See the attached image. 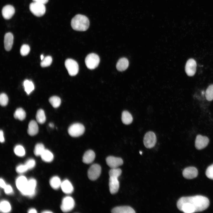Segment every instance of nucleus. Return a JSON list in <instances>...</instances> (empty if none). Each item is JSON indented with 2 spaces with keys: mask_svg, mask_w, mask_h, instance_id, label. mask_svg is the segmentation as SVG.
Listing matches in <instances>:
<instances>
[{
  "mask_svg": "<svg viewBox=\"0 0 213 213\" xmlns=\"http://www.w3.org/2000/svg\"><path fill=\"white\" fill-rule=\"evenodd\" d=\"M209 204V200L207 197L197 195L180 198L177 202V206L180 211L184 213H193L205 210Z\"/></svg>",
  "mask_w": 213,
  "mask_h": 213,
  "instance_id": "obj_1",
  "label": "nucleus"
},
{
  "mask_svg": "<svg viewBox=\"0 0 213 213\" xmlns=\"http://www.w3.org/2000/svg\"><path fill=\"white\" fill-rule=\"evenodd\" d=\"M89 21L86 16L80 14L76 15L71 20V26L72 29L78 31H85L89 26Z\"/></svg>",
  "mask_w": 213,
  "mask_h": 213,
  "instance_id": "obj_2",
  "label": "nucleus"
},
{
  "mask_svg": "<svg viewBox=\"0 0 213 213\" xmlns=\"http://www.w3.org/2000/svg\"><path fill=\"white\" fill-rule=\"evenodd\" d=\"M44 4L34 1L30 4L29 9L34 15L37 17H41L45 13L46 7Z\"/></svg>",
  "mask_w": 213,
  "mask_h": 213,
  "instance_id": "obj_3",
  "label": "nucleus"
},
{
  "mask_svg": "<svg viewBox=\"0 0 213 213\" xmlns=\"http://www.w3.org/2000/svg\"><path fill=\"white\" fill-rule=\"evenodd\" d=\"M100 62L99 56L96 54L92 53L88 54L85 59V63L87 67L89 69H95Z\"/></svg>",
  "mask_w": 213,
  "mask_h": 213,
  "instance_id": "obj_4",
  "label": "nucleus"
},
{
  "mask_svg": "<svg viewBox=\"0 0 213 213\" xmlns=\"http://www.w3.org/2000/svg\"><path fill=\"white\" fill-rule=\"evenodd\" d=\"M84 126L80 123H75L71 125L68 129L69 134L73 137H78L82 135L84 132Z\"/></svg>",
  "mask_w": 213,
  "mask_h": 213,
  "instance_id": "obj_5",
  "label": "nucleus"
},
{
  "mask_svg": "<svg viewBox=\"0 0 213 213\" xmlns=\"http://www.w3.org/2000/svg\"><path fill=\"white\" fill-rule=\"evenodd\" d=\"M65 66L70 76H75L78 74L79 71L78 65L75 60L71 59H67L65 62Z\"/></svg>",
  "mask_w": 213,
  "mask_h": 213,
  "instance_id": "obj_6",
  "label": "nucleus"
},
{
  "mask_svg": "<svg viewBox=\"0 0 213 213\" xmlns=\"http://www.w3.org/2000/svg\"><path fill=\"white\" fill-rule=\"evenodd\" d=\"M156 141V138L155 133L151 131L147 132L144 135L143 143L147 148H151L154 146Z\"/></svg>",
  "mask_w": 213,
  "mask_h": 213,
  "instance_id": "obj_7",
  "label": "nucleus"
},
{
  "mask_svg": "<svg viewBox=\"0 0 213 213\" xmlns=\"http://www.w3.org/2000/svg\"><path fill=\"white\" fill-rule=\"evenodd\" d=\"M75 205V201L72 198L67 196L62 199L60 208L63 212H67L72 210L74 208Z\"/></svg>",
  "mask_w": 213,
  "mask_h": 213,
  "instance_id": "obj_8",
  "label": "nucleus"
},
{
  "mask_svg": "<svg viewBox=\"0 0 213 213\" xmlns=\"http://www.w3.org/2000/svg\"><path fill=\"white\" fill-rule=\"evenodd\" d=\"M101 172V167L99 164H92L89 169L88 172V178L91 180H96L100 176Z\"/></svg>",
  "mask_w": 213,
  "mask_h": 213,
  "instance_id": "obj_9",
  "label": "nucleus"
},
{
  "mask_svg": "<svg viewBox=\"0 0 213 213\" xmlns=\"http://www.w3.org/2000/svg\"><path fill=\"white\" fill-rule=\"evenodd\" d=\"M36 181L34 178H31L28 180L26 188L21 193L24 195L30 197L34 196L35 194Z\"/></svg>",
  "mask_w": 213,
  "mask_h": 213,
  "instance_id": "obj_10",
  "label": "nucleus"
},
{
  "mask_svg": "<svg viewBox=\"0 0 213 213\" xmlns=\"http://www.w3.org/2000/svg\"><path fill=\"white\" fill-rule=\"evenodd\" d=\"M196 63L193 59H189L186 62L185 67V72L189 76L194 75L196 72Z\"/></svg>",
  "mask_w": 213,
  "mask_h": 213,
  "instance_id": "obj_11",
  "label": "nucleus"
},
{
  "mask_svg": "<svg viewBox=\"0 0 213 213\" xmlns=\"http://www.w3.org/2000/svg\"><path fill=\"white\" fill-rule=\"evenodd\" d=\"M209 142L208 138L206 136L198 135L195 141V146L198 150L202 149L207 146Z\"/></svg>",
  "mask_w": 213,
  "mask_h": 213,
  "instance_id": "obj_12",
  "label": "nucleus"
},
{
  "mask_svg": "<svg viewBox=\"0 0 213 213\" xmlns=\"http://www.w3.org/2000/svg\"><path fill=\"white\" fill-rule=\"evenodd\" d=\"M107 164L111 168H117L123 164V161L120 157L109 156L106 159Z\"/></svg>",
  "mask_w": 213,
  "mask_h": 213,
  "instance_id": "obj_13",
  "label": "nucleus"
},
{
  "mask_svg": "<svg viewBox=\"0 0 213 213\" xmlns=\"http://www.w3.org/2000/svg\"><path fill=\"white\" fill-rule=\"evenodd\" d=\"M118 177L115 176H109V186L110 193L114 194L117 193L120 187Z\"/></svg>",
  "mask_w": 213,
  "mask_h": 213,
  "instance_id": "obj_14",
  "label": "nucleus"
},
{
  "mask_svg": "<svg viewBox=\"0 0 213 213\" xmlns=\"http://www.w3.org/2000/svg\"><path fill=\"white\" fill-rule=\"evenodd\" d=\"M198 175V170L196 167H193L186 168L183 172V176L187 179H192L195 178Z\"/></svg>",
  "mask_w": 213,
  "mask_h": 213,
  "instance_id": "obj_15",
  "label": "nucleus"
},
{
  "mask_svg": "<svg viewBox=\"0 0 213 213\" xmlns=\"http://www.w3.org/2000/svg\"><path fill=\"white\" fill-rule=\"evenodd\" d=\"M28 180L24 176L18 177L16 181V185L17 189L22 193L26 188Z\"/></svg>",
  "mask_w": 213,
  "mask_h": 213,
  "instance_id": "obj_16",
  "label": "nucleus"
},
{
  "mask_svg": "<svg viewBox=\"0 0 213 213\" xmlns=\"http://www.w3.org/2000/svg\"><path fill=\"white\" fill-rule=\"evenodd\" d=\"M15 13L14 7L10 5L4 6L2 10V14L3 17L7 20L10 19Z\"/></svg>",
  "mask_w": 213,
  "mask_h": 213,
  "instance_id": "obj_17",
  "label": "nucleus"
},
{
  "mask_svg": "<svg viewBox=\"0 0 213 213\" xmlns=\"http://www.w3.org/2000/svg\"><path fill=\"white\" fill-rule=\"evenodd\" d=\"M14 37L11 33H6L4 36V43L6 50L9 51L11 49L13 42Z\"/></svg>",
  "mask_w": 213,
  "mask_h": 213,
  "instance_id": "obj_18",
  "label": "nucleus"
},
{
  "mask_svg": "<svg viewBox=\"0 0 213 213\" xmlns=\"http://www.w3.org/2000/svg\"><path fill=\"white\" fill-rule=\"evenodd\" d=\"M60 187L63 192L66 194L71 193L74 190L73 187L72 183L67 179L62 182Z\"/></svg>",
  "mask_w": 213,
  "mask_h": 213,
  "instance_id": "obj_19",
  "label": "nucleus"
},
{
  "mask_svg": "<svg viewBox=\"0 0 213 213\" xmlns=\"http://www.w3.org/2000/svg\"><path fill=\"white\" fill-rule=\"evenodd\" d=\"M113 213H135V212L133 208L128 206H122L116 207L111 211Z\"/></svg>",
  "mask_w": 213,
  "mask_h": 213,
  "instance_id": "obj_20",
  "label": "nucleus"
},
{
  "mask_svg": "<svg viewBox=\"0 0 213 213\" xmlns=\"http://www.w3.org/2000/svg\"><path fill=\"white\" fill-rule=\"evenodd\" d=\"M95 157V154L92 150H89L86 151L83 157V162L86 164H89L93 162Z\"/></svg>",
  "mask_w": 213,
  "mask_h": 213,
  "instance_id": "obj_21",
  "label": "nucleus"
},
{
  "mask_svg": "<svg viewBox=\"0 0 213 213\" xmlns=\"http://www.w3.org/2000/svg\"><path fill=\"white\" fill-rule=\"evenodd\" d=\"M129 62L128 60L126 58L122 57L120 59L116 64L117 70L122 71L126 70L128 67Z\"/></svg>",
  "mask_w": 213,
  "mask_h": 213,
  "instance_id": "obj_22",
  "label": "nucleus"
},
{
  "mask_svg": "<svg viewBox=\"0 0 213 213\" xmlns=\"http://www.w3.org/2000/svg\"><path fill=\"white\" fill-rule=\"evenodd\" d=\"M38 127L37 122L35 120H31L28 124V133L30 136H34L38 133Z\"/></svg>",
  "mask_w": 213,
  "mask_h": 213,
  "instance_id": "obj_23",
  "label": "nucleus"
},
{
  "mask_svg": "<svg viewBox=\"0 0 213 213\" xmlns=\"http://www.w3.org/2000/svg\"><path fill=\"white\" fill-rule=\"evenodd\" d=\"M121 119L123 124L125 125H129L132 122L133 118L129 112L127 111H124L122 114Z\"/></svg>",
  "mask_w": 213,
  "mask_h": 213,
  "instance_id": "obj_24",
  "label": "nucleus"
},
{
  "mask_svg": "<svg viewBox=\"0 0 213 213\" xmlns=\"http://www.w3.org/2000/svg\"><path fill=\"white\" fill-rule=\"evenodd\" d=\"M41 156L42 160L46 162H50L54 158L53 154L49 150L46 149Z\"/></svg>",
  "mask_w": 213,
  "mask_h": 213,
  "instance_id": "obj_25",
  "label": "nucleus"
},
{
  "mask_svg": "<svg viewBox=\"0 0 213 213\" xmlns=\"http://www.w3.org/2000/svg\"><path fill=\"white\" fill-rule=\"evenodd\" d=\"M61 183L60 179L57 176L52 177L49 182L51 187L54 189H57L60 187Z\"/></svg>",
  "mask_w": 213,
  "mask_h": 213,
  "instance_id": "obj_26",
  "label": "nucleus"
},
{
  "mask_svg": "<svg viewBox=\"0 0 213 213\" xmlns=\"http://www.w3.org/2000/svg\"><path fill=\"white\" fill-rule=\"evenodd\" d=\"M11 207L9 203L6 200L1 201L0 204V211L3 213H8L10 212Z\"/></svg>",
  "mask_w": 213,
  "mask_h": 213,
  "instance_id": "obj_27",
  "label": "nucleus"
},
{
  "mask_svg": "<svg viewBox=\"0 0 213 213\" xmlns=\"http://www.w3.org/2000/svg\"><path fill=\"white\" fill-rule=\"evenodd\" d=\"M26 113L25 111L22 108L17 109L15 111L14 116L16 119L20 120H24L26 117Z\"/></svg>",
  "mask_w": 213,
  "mask_h": 213,
  "instance_id": "obj_28",
  "label": "nucleus"
},
{
  "mask_svg": "<svg viewBox=\"0 0 213 213\" xmlns=\"http://www.w3.org/2000/svg\"><path fill=\"white\" fill-rule=\"evenodd\" d=\"M23 85L25 90L28 94H29L34 89V85L32 82L28 80H26L24 81Z\"/></svg>",
  "mask_w": 213,
  "mask_h": 213,
  "instance_id": "obj_29",
  "label": "nucleus"
},
{
  "mask_svg": "<svg viewBox=\"0 0 213 213\" xmlns=\"http://www.w3.org/2000/svg\"><path fill=\"white\" fill-rule=\"evenodd\" d=\"M36 118L38 122L40 124H43L46 121V118L44 111L41 109L38 110L36 113Z\"/></svg>",
  "mask_w": 213,
  "mask_h": 213,
  "instance_id": "obj_30",
  "label": "nucleus"
},
{
  "mask_svg": "<svg viewBox=\"0 0 213 213\" xmlns=\"http://www.w3.org/2000/svg\"><path fill=\"white\" fill-rule=\"evenodd\" d=\"M49 103L54 108H57L59 106L61 103L60 99L57 96L51 97L49 99Z\"/></svg>",
  "mask_w": 213,
  "mask_h": 213,
  "instance_id": "obj_31",
  "label": "nucleus"
},
{
  "mask_svg": "<svg viewBox=\"0 0 213 213\" xmlns=\"http://www.w3.org/2000/svg\"><path fill=\"white\" fill-rule=\"evenodd\" d=\"M45 149L43 144L38 143L35 146L34 150V154L36 156H41Z\"/></svg>",
  "mask_w": 213,
  "mask_h": 213,
  "instance_id": "obj_32",
  "label": "nucleus"
},
{
  "mask_svg": "<svg viewBox=\"0 0 213 213\" xmlns=\"http://www.w3.org/2000/svg\"><path fill=\"white\" fill-rule=\"evenodd\" d=\"M14 152L16 155L19 156H23L25 154V151L24 147L20 145H17L15 147Z\"/></svg>",
  "mask_w": 213,
  "mask_h": 213,
  "instance_id": "obj_33",
  "label": "nucleus"
},
{
  "mask_svg": "<svg viewBox=\"0 0 213 213\" xmlns=\"http://www.w3.org/2000/svg\"><path fill=\"white\" fill-rule=\"evenodd\" d=\"M205 96L209 101L213 100V84L209 85L207 88L205 92Z\"/></svg>",
  "mask_w": 213,
  "mask_h": 213,
  "instance_id": "obj_34",
  "label": "nucleus"
},
{
  "mask_svg": "<svg viewBox=\"0 0 213 213\" xmlns=\"http://www.w3.org/2000/svg\"><path fill=\"white\" fill-rule=\"evenodd\" d=\"M51 57L48 56L44 58L41 63V66L42 67H45L50 66L52 62Z\"/></svg>",
  "mask_w": 213,
  "mask_h": 213,
  "instance_id": "obj_35",
  "label": "nucleus"
},
{
  "mask_svg": "<svg viewBox=\"0 0 213 213\" xmlns=\"http://www.w3.org/2000/svg\"><path fill=\"white\" fill-rule=\"evenodd\" d=\"M30 47L27 44H23L21 47L20 49V53L22 56H25L28 55L30 51Z\"/></svg>",
  "mask_w": 213,
  "mask_h": 213,
  "instance_id": "obj_36",
  "label": "nucleus"
},
{
  "mask_svg": "<svg viewBox=\"0 0 213 213\" xmlns=\"http://www.w3.org/2000/svg\"><path fill=\"white\" fill-rule=\"evenodd\" d=\"M8 101V98L7 95L5 93H2L0 96V104L2 106H6Z\"/></svg>",
  "mask_w": 213,
  "mask_h": 213,
  "instance_id": "obj_37",
  "label": "nucleus"
},
{
  "mask_svg": "<svg viewBox=\"0 0 213 213\" xmlns=\"http://www.w3.org/2000/svg\"><path fill=\"white\" fill-rule=\"evenodd\" d=\"M121 170L118 168H111L109 171V176H113L119 177L122 173Z\"/></svg>",
  "mask_w": 213,
  "mask_h": 213,
  "instance_id": "obj_38",
  "label": "nucleus"
},
{
  "mask_svg": "<svg viewBox=\"0 0 213 213\" xmlns=\"http://www.w3.org/2000/svg\"><path fill=\"white\" fill-rule=\"evenodd\" d=\"M206 175L208 178L213 180V164L207 168L206 172Z\"/></svg>",
  "mask_w": 213,
  "mask_h": 213,
  "instance_id": "obj_39",
  "label": "nucleus"
},
{
  "mask_svg": "<svg viewBox=\"0 0 213 213\" xmlns=\"http://www.w3.org/2000/svg\"><path fill=\"white\" fill-rule=\"evenodd\" d=\"M28 170L27 167L25 164H20L16 168V172L19 173H22L26 172Z\"/></svg>",
  "mask_w": 213,
  "mask_h": 213,
  "instance_id": "obj_40",
  "label": "nucleus"
},
{
  "mask_svg": "<svg viewBox=\"0 0 213 213\" xmlns=\"http://www.w3.org/2000/svg\"><path fill=\"white\" fill-rule=\"evenodd\" d=\"M25 164L28 169L30 170L33 168L35 166L36 162L34 159H30L26 162Z\"/></svg>",
  "mask_w": 213,
  "mask_h": 213,
  "instance_id": "obj_41",
  "label": "nucleus"
},
{
  "mask_svg": "<svg viewBox=\"0 0 213 213\" xmlns=\"http://www.w3.org/2000/svg\"><path fill=\"white\" fill-rule=\"evenodd\" d=\"M5 193L7 194H10L13 193V189L11 185H7L4 188Z\"/></svg>",
  "mask_w": 213,
  "mask_h": 213,
  "instance_id": "obj_42",
  "label": "nucleus"
},
{
  "mask_svg": "<svg viewBox=\"0 0 213 213\" xmlns=\"http://www.w3.org/2000/svg\"><path fill=\"white\" fill-rule=\"evenodd\" d=\"M0 141L1 143H3L4 141L3 131L1 130L0 131Z\"/></svg>",
  "mask_w": 213,
  "mask_h": 213,
  "instance_id": "obj_43",
  "label": "nucleus"
},
{
  "mask_svg": "<svg viewBox=\"0 0 213 213\" xmlns=\"http://www.w3.org/2000/svg\"><path fill=\"white\" fill-rule=\"evenodd\" d=\"M6 185L7 184H6L4 180L2 179L1 178L0 180V186L1 187L4 189Z\"/></svg>",
  "mask_w": 213,
  "mask_h": 213,
  "instance_id": "obj_44",
  "label": "nucleus"
},
{
  "mask_svg": "<svg viewBox=\"0 0 213 213\" xmlns=\"http://www.w3.org/2000/svg\"><path fill=\"white\" fill-rule=\"evenodd\" d=\"M34 2L45 4L48 2L49 0H33Z\"/></svg>",
  "mask_w": 213,
  "mask_h": 213,
  "instance_id": "obj_45",
  "label": "nucleus"
},
{
  "mask_svg": "<svg viewBox=\"0 0 213 213\" xmlns=\"http://www.w3.org/2000/svg\"><path fill=\"white\" fill-rule=\"evenodd\" d=\"M28 212L30 213H37V212L35 209L34 208H32L29 210Z\"/></svg>",
  "mask_w": 213,
  "mask_h": 213,
  "instance_id": "obj_46",
  "label": "nucleus"
},
{
  "mask_svg": "<svg viewBox=\"0 0 213 213\" xmlns=\"http://www.w3.org/2000/svg\"><path fill=\"white\" fill-rule=\"evenodd\" d=\"M49 126L51 128H53L54 127V125L53 123H50L49 124Z\"/></svg>",
  "mask_w": 213,
  "mask_h": 213,
  "instance_id": "obj_47",
  "label": "nucleus"
},
{
  "mask_svg": "<svg viewBox=\"0 0 213 213\" xmlns=\"http://www.w3.org/2000/svg\"><path fill=\"white\" fill-rule=\"evenodd\" d=\"M43 213H52V212L49 211H45L42 212Z\"/></svg>",
  "mask_w": 213,
  "mask_h": 213,
  "instance_id": "obj_48",
  "label": "nucleus"
},
{
  "mask_svg": "<svg viewBox=\"0 0 213 213\" xmlns=\"http://www.w3.org/2000/svg\"><path fill=\"white\" fill-rule=\"evenodd\" d=\"M41 60H42L44 59V56L43 54H42L41 56Z\"/></svg>",
  "mask_w": 213,
  "mask_h": 213,
  "instance_id": "obj_49",
  "label": "nucleus"
},
{
  "mask_svg": "<svg viewBox=\"0 0 213 213\" xmlns=\"http://www.w3.org/2000/svg\"><path fill=\"white\" fill-rule=\"evenodd\" d=\"M139 153L140 154H141L142 153V152H141V151H140Z\"/></svg>",
  "mask_w": 213,
  "mask_h": 213,
  "instance_id": "obj_50",
  "label": "nucleus"
}]
</instances>
